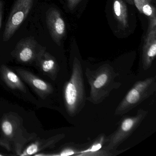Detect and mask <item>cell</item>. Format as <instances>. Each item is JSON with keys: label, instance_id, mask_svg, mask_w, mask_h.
Returning a JSON list of instances; mask_svg holds the SVG:
<instances>
[{"label": "cell", "instance_id": "cell-10", "mask_svg": "<svg viewBox=\"0 0 156 156\" xmlns=\"http://www.w3.org/2000/svg\"><path fill=\"white\" fill-rule=\"evenodd\" d=\"M105 138L104 136H102L98 142H95L94 145L91 146L90 147L87 149L81 151L80 152L81 154H79L78 155H81V156L88 155L89 153H94V152H96L97 151H99V150L102 148L103 144L105 143Z\"/></svg>", "mask_w": 156, "mask_h": 156}, {"label": "cell", "instance_id": "cell-8", "mask_svg": "<svg viewBox=\"0 0 156 156\" xmlns=\"http://www.w3.org/2000/svg\"><path fill=\"white\" fill-rule=\"evenodd\" d=\"M156 55V43L155 38L151 42L148 41L144 47L142 55V64L144 70L151 67Z\"/></svg>", "mask_w": 156, "mask_h": 156}, {"label": "cell", "instance_id": "cell-13", "mask_svg": "<svg viewBox=\"0 0 156 156\" xmlns=\"http://www.w3.org/2000/svg\"><path fill=\"white\" fill-rule=\"evenodd\" d=\"M3 132L7 135H10L12 131V127L11 124L9 121H5L2 125Z\"/></svg>", "mask_w": 156, "mask_h": 156}, {"label": "cell", "instance_id": "cell-17", "mask_svg": "<svg viewBox=\"0 0 156 156\" xmlns=\"http://www.w3.org/2000/svg\"><path fill=\"white\" fill-rule=\"evenodd\" d=\"M37 151H38V146L35 144L31 145L26 150L27 154L29 155H33L37 152Z\"/></svg>", "mask_w": 156, "mask_h": 156}, {"label": "cell", "instance_id": "cell-3", "mask_svg": "<svg viewBox=\"0 0 156 156\" xmlns=\"http://www.w3.org/2000/svg\"><path fill=\"white\" fill-rule=\"evenodd\" d=\"M156 89V78L149 77L135 83L115 110L116 115L129 112L153 94Z\"/></svg>", "mask_w": 156, "mask_h": 156}, {"label": "cell", "instance_id": "cell-20", "mask_svg": "<svg viewBox=\"0 0 156 156\" xmlns=\"http://www.w3.org/2000/svg\"><path fill=\"white\" fill-rule=\"evenodd\" d=\"M3 6H4V3L3 1L0 0V28L1 27L2 21Z\"/></svg>", "mask_w": 156, "mask_h": 156}, {"label": "cell", "instance_id": "cell-21", "mask_svg": "<svg viewBox=\"0 0 156 156\" xmlns=\"http://www.w3.org/2000/svg\"><path fill=\"white\" fill-rule=\"evenodd\" d=\"M0 156H1V155H0Z\"/></svg>", "mask_w": 156, "mask_h": 156}, {"label": "cell", "instance_id": "cell-15", "mask_svg": "<svg viewBox=\"0 0 156 156\" xmlns=\"http://www.w3.org/2000/svg\"><path fill=\"white\" fill-rule=\"evenodd\" d=\"M8 79L13 83H17L19 81L18 76L12 72H9L7 74Z\"/></svg>", "mask_w": 156, "mask_h": 156}, {"label": "cell", "instance_id": "cell-1", "mask_svg": "<svg viewBox=\"0 0 156 156\" xmlns=\"http://www.w3.org/2000/svg\"><path fill=\"white\" fill-rule=\"evenodd\" d=\"M85 74L90 86V96L87 100L95 105L99 104L108 96L113 89L119 88V76L110 66L105 64L95 70L87 68Z\"/></svg>", "mask_w": 156, "mask_h": 156}, {"label": "cell", "instance_id": "cell-16", "mask_svg": "<svg viewBox=\"0 0 156 156\" xmlns=\"http://www.w3.org/2000/svg\"><path fill=\"white\" fill-rule=\"evenodd\" d=\"M134 3L138 9L142 12V9L143 6L146 5V0H134Z\"/></svg>", "mask_w": 156, "mask_h": 156}, {"label": "cell", "instance_id": "cell-12", "mask_svg": "<svg viewBox=\"0 0 156 156\" xmlns=\"http://www.w3.org/2000/svg\"><path fill=\"white\" fill-rule=\"evenodd\" d=\"M33 83L35 87L40 90H46L48 87L46 83L40 79H34L33 81Z\"/></svg>", "mask_w": 156, "mask_h": 156}, {"label": "cell", "instance_id": "cell-9", "mask_svg": "<svg viewBox=\"0 0 156 156\" xmlns=\"http://www.w3.org/2000/svg\"><path fill=\"white\" fill-rule=\"evenodd\" d=\"M114 12L117 19L123 25L126 26L127 23L126 12L122 13V12L125 11V9L120 1L118 0H115L114 2Z\"/></svg>", "mask_w": 156, "mask_h": 156}, {"label": "cell", "instance_id": "cell-6", "mask_svg": "<svg viewBox=\"0 0 156 156\" xmlns=\"http://www.w3.org/2000/svg\"><path fill=\"white\" fill-rule=\"evenodd\" d=\"M46 22L51 37L58 45L65 34L66 25L59 11L51 9L46 12Z\"/></svg>", "mask_w": 156, "mask_h": 156}, {"label": "cell", "instance_id": "cell-14", "mask_svg": "<svg viewBox=\"0 0 156 156\" xmlns=\"http://www.w3.org/2000/svg\"><path fill=\"white\" fill-rule=\"evenodd\" d=\"M152 9L149 4H146L143 6L142 9V12H143L145 15L148 16H150L152 14Z\"/></svg>", "mask_w": 156, "mask_h": 156}, {"label": "cell", "instance_id": "cell-19", "mask_svg": "<svg viewBox=\"0 0 156 156\" xmlns=\"http://www.w3.org/2000/svg\"><path fill=\"white\" fill-rule=\"evenodd\" d=\"M76 151H75L73 149L68 148L62 151L61 154V156H70V155H74V154H76Z\"/></svg>", "mask_w": 156, "mask_h": 156}, {"label": "cell", "instance_id": "cell-11", "mask_svg": "<svg viewBox=\"0 0 156 156\" xmlns=\"http://www.w3.org/2000/svg\"><path fill=\"white\" fill-rule=\"evenodd\" d=\"M55 65V61L52 59H47L44 61L42 69L45 72H49L54 69Z\"/></svg>", "mask_w": 156, "mask_h": 156}, {"label": "cell", "instance_id": "cell-7", "mask_svg": "<svg viewBox=\"0 0 156 156\" xmlns=\"http://www.w3.org/2000/svg\"><path fill=\"white\" fill-rule=\"evenodd\" d=\"M38 45V42L34 37H27L20 41L16 46L19 59L23 62L30 61L33 58Z\"/></svg>", "mask_w": 156, "mask_h": 156}, {"label": "cell", "instance_id": "cell-4", "mask_svg": "<svg viewBox=\"0 0 156 156\" xmlns=\"http://www.w3.org/2000/svg\"><path fill=\"white\" fill-rule=\"evenodd\" d=\"M147 114V110L140 109L135 115L123 119L116 130L105 139L104 151L110 152L116 150L138 128Z\"/></svg>", "mask_w": 156, "mask_h": 156}, {"label": "cell", "instance_id": "cell-18", "mask_svg": "<svg viewBox=\"0 0 156 156\" xmlns=\"http://www.w3.org/2000/svg\"><path fill=\"white\" fill-rule=\"evenodd\" d=\"M81 1L82 0H67L68 7L70 9L73 10Z\"/></svg>", "mask_w": 156, "mask_h": 156}, {"label": "cell", "instance_id": "cell-5", "mask_svg": "<svg viewBox=\"0 0 156 156\" xmlns=\"http://www.w3.org/2000/svg\"><path fill=\"white\" fill-rule=\"evenodd\" d=\"M34 0H17L9 15L3 34L4 42L8 41L23 23L30 12Z\"/></svg>", "mask_w": 156, "mask_h": 156}, {"label": "cell", "instance_id": "cell-2", "mask_svg": "<svg viewBox=\"0 0 156 156\" xmlns=\"http://www.w3.org/2000/svg\"><path fill=\"white\" fill-rule=\"evenodd\" d=\"M64 98L66 109L70 116L79 114L86 100L83 70L80 61L74 60L72 75L65 88Z\"/></svg>", "mask_w": 156, "mask_h": 156}]
</instances>
